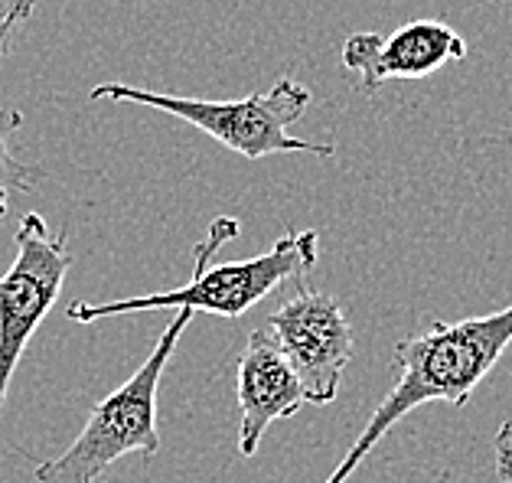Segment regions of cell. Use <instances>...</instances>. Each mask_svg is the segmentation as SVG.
Wrapping results in <instances>:
<instances>
[{
  "label": "cell",
  "instance_id": "1",
  "mask_svg": "<svg viewBox=\"0 0 512 483\" xmlns=\"http://www.w3.org/2000/svg\"><path fill=\"white\" fill-rule=\"evenodd\" d=\"M509 343H512V304L483 317L454 320V324L431 320L421 333L398 343L392 353L398 369L395 386L376 405L366 428L349 444V451L333 467L327 483H346L356 474V467L372 454V448L408 412H415V408L428 402H447L457 408L467 405L473 389L503 359Z\"/></svg>",
  "mask_w": 512,
  "mask_h": 483
},
{
  "label": "cell",
  "instance_id": "5",
  "mask_svg": "<svg viewBox=\"0 0 512 483\" xmlns=\"http://www.w3.org/2000/svg\"><path fill=\"white\" fill-rule=\"evenodd\" d=\"M14 245L17 255L0 278V408L23 350L56 307L72 268L69 232L53 235L40 213L20 219Z\"/></svg>",
  "mask_w": 512,
  "mask_h": 483
},
{
  "label": "cell",
  "instance_id": "10",
  "mask_svg": "<svg viewBox=\"0 0 512 483\" xmlns=\"http://www.w3.org/2000/svg\"><path fill=\"white\" fill-rule=\"evenodd\" d=\"M36 10V0H0V63L10 56V40L20 23H27Z\"/></svg>",
  "mask_w": 512,
  "mask_h": 483
},
{
  "label": "cell",
  "instance_id": "2",
  "mask_svg": "<svg viewBox=\"0 0 512 483\" xmlns=\"http://www.w3.org/2000/svg\"><path fill=\"white\" fill-rule=\"evenodd\" d=\"M239 219L216 216L206 232V239L196 245L193 252V275L180 288L141 294V297H121V301L105 304H69L66 317L76 324H95V320L124 317V314H141V311H160V307H173V311H206L222 320H235L252 311L255 304L265 301L268 294L278 288H301L307 271L317 265L320 255V235L314 229L294 232L287 229L268 252L242 258V262L229 265H212V258L222 252V245L239 239Z\"/></svg>",
  "mask_w": 512,
  "mask_h": 483
},
{
  "label": "cell",
  "instance_id": "4",
  "mask_svg": "<svg viewBox=\"0 0 512 483\" xmlns=\"http://www.w3.org/2000/svg\"><path fill=\"white\" fill-rule=\"evenodd\" d=\"M196 311H177L154 343L151 356L137 366L131 379L105 395L92 408L85 428L76 435V441L53 461H43L36 467V483H98L105 470L128 457L131 451H141L144 457H154L160 451L157 435V389L160 376L177 353L183 330L190 327Z\"/></svg>",
  "mask_w": 512,
  "mask_h": 483
},
{
  "label": "cell",
  "instance_id": "7",
  "mask_svg": "<svg viewBox=\"0 0 512 483\" xmlns=\"http://www.w3.org/2000/svg\"><path fill=\"white\" fill-rule=\"evenodd\" d=\"M467 59V40L441 20H411L392 33L362 30L346 36L343 69L359 76V92H379L389 79H424Z\"/></svg>",
  "mask_w": 512,
  "mask_h": 483
},
{
  "label": "cell",
  "instance_id": "11",
  "mask_svg": "<svg viewBox=\"0 0 512 483\" xmlns=\"http://www.w3.org/2000/svg\"><path fill=\"white\" fill-rule=\"evenodd\" d=\"M496 451V474L503 483H512V421H503L493 438Z\"/></svg>",
  "mask_w": 512,
  "mask_h": 483
},
{
  "label": "cell",
  "instance_id": "8",
  "mask_svg": "<svg viewBox=\"0 0 512 483\" xmlns=\"http://www.w3.org/2000/svg\"><path fill=\"white\" fill-rule=\"evenodd\" d=\"M242 425H239V454L252 457L265 431L278 418H294L307 402L301 376L294 373L291 359L284 356L281 343L265 327L248 333L239 356V382H235Z\"/></svg>",
  "mask_w": 512,
  "mask_h": 483
},
{
  "label": "cell",
  "instance_id": "6",
  "mask_svg": "<svg viewBox=\"0 0 512 483\" xmlns=\"http://www.w3.org/2000/svg\"><path fill=\"white\" fill-rule=\"evenodd\" d=\"M268 330L301 376L307 402L330 405L353 359V327L330 294L297 288L268 317Z\"/></svg>",
  "mask_w": 512,
  "mask_h": 483
},
{
  "label": "cell",
  "instance_id": "9",
  "mask_svg": "<svg viewBox=\"0 0 512 483\" xmlns=\"http://www.w3.org/2000/svg\"><path fill=\"white\" fill-rule=\"evenodd\" d=\"M23 125V115L17 108H0V219L10 209V200L17 193L33 190V183L40 180V173L30 170L23 160L10 151V138Z\"/></svg>",
  "mask_w": 512,
  "mask_h": 483
},
{
  "label": "cell",
  "instance_id": "3",
  "mask_svg": "<svg viewBox=\"0 0 512 483\" xmlns=\"http://www.w3.org/2000/svg\"><path fill=\"white\" fill-rule=\"evenodd\" d=\"M89 98L92 102H131L164 111V115H173L196 131L209 134L212 141H219L245 160H261L271 154H314L323 160L336 157L333 144L291 138V125H297L310 108L307 85L297 79H278L268 92L232 98V102L164 95L128 82H102L89 92Z\"/></svg>",
  "mask_w": 512,
  "mask_h": 483
}]
</instances>
